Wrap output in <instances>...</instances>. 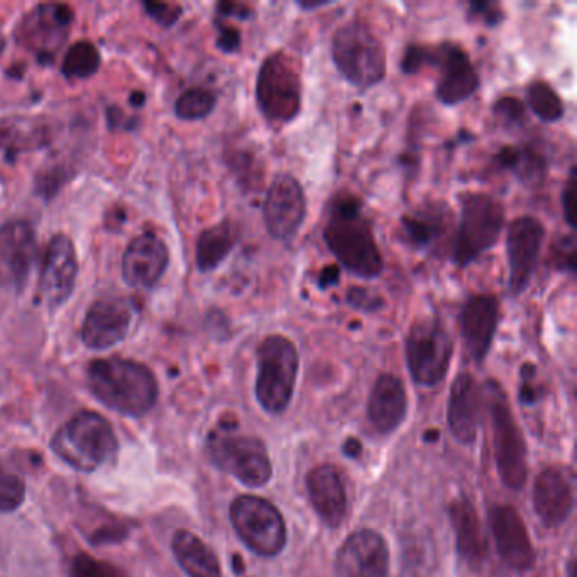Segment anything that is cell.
Instances as JSON below:
<instances>
[{
	"label": "cell",
	"instance_id": "obj_1",
	"mask_svg": "<svg viewBox=\"0 0 577 577\" xmlns=\"http://www.w3.org/2000/svg\"><path fill=\"white\" fill-rule=\"evenodd\" d=\"M322 239L347 273L366 281L383 275L385 259L374 236L373 220L356 193L342 190L330 198Z\"/></svg>",
	"mask_w": 577,
	"mask_h": 577
},
{
	"label": "cell",
	"instance_id": "obj_2",
	"mask_svg": "<svg viewBox=\"0 0 577 577\" xmlns=\"http://www.w3.org/2000/svg\"><path fill=\"white\" fill-rule=\"evenodd\" d=\"M87 385L102 405L126 417H144L160 395L153 371L132 359H95L88 364Z\"/></svg>",
	"mask_w": 577,
	"mask_h": 577
},
{
	"label": "cell",
	"instance_id": "obj_3",
	"mask_svg": "<svg viewBox=\"0 0 577 577\" xmlns=\"http://www.w3.org/2000/svg\"><path fill=\"white\" fill-rule=\"evenodd\" d=\"M439 73L435 83V99L444 107H457L468 102L481 88V75L468 51L454 41L437 44H408L400 61V72L407 77L424 68Z\"/></svg>",
	"mask_w": 577,
	"mask_h": 577
},
{
	"label": "cell",
	"instance_id": "obj_4",
	"mask_svg": "<svg viewBox=\"0 0 577 577\" xmlns=\"http://www.w3.org/2000/svg\"><path fill=\"white\" fill-rule=\"evenodd\" d=\"M337 73L359 92L378 87L388 73V55L380 36L361 17L342 22L330 39Z\"/></svg>",
	"mask_w": 577,
	"mask_h": 577
},
{
	"label": "cell",
	"instance_id": "obj_5",
	"mask_svg": "<svg viewBox=\"0 0 577 577\" xmlns=\"http://www.w3.org/2000/svg\"><path fill=\"white\" fill-rule=\"evenodd\" d=\"M254 97L268 126L280 129L297 121L303 109L300 61L286 50L266 56L259 65Z\"/></svg>",
	"mask_w": 577,
	"mask_h": 577
},
{
	"label": "cell",
	"instance_id": "obj_6",
	"mask_svg": "<svg viewBox=\"0 0 577 577\" xmlns=\"http://www.w3.org/2000/svg\"><path fill=\"white\" fill-rule=\"evenodd\" d=\"M461 217L452 236L449 258L457 268H468L495 248L506 226L505 205L490 193L459 195Z\"/></svg>",
	"mask_w": 577,
	"mask_h": 577
},
{
	"label": "cell",
	"instance_id": "obj_7",
	"mask_svg": "<svg viewBox=\"0 0 577 577\" xmlns=\"http://www.w3.org/2000/svg\"><path fill=\"white\" fill-rule=\"evenodd\" d=\"M51 449L70 468L92 473L116 456L119 442L107 418L78 412L53 435Z\"/></svg>",
	"mask_w": 577,
	"mask_h": 577
},
{
	"label": "cell",
	"instance_id": "obj_8",
	"mask_svg": "<svg viewBox=\"0 0 577 577\" xmlns=\"http://www.w3.org/2000/svg\"><path fill=\"white\" fill-rule=\"evenodd\" d=\"M256 368L254 395L259 407L280 415L290 407L297 386L300 354L295 342L283 334L264 337L256 349Z\"/></svg>",
	"mask_w": 577,
	"mask_h": 577
},
{
	"label": "cell",
	"instance_id": "obj_9",
	"mask_svg": "<svg viewBox=\"0 0 577 577\" xmlns=\"http://www.w3.org/2000/svg\"><path fill=\"white\" fill-rule=\"evenodd\" d=\"M483 402L493 425L496 469L501 483L510 490H522L528 476L527 442L498 381H484Z\"/></svg>",
	"mask_w": 577,
	"mask_h": 577
},
{
	"label": "cell",
	"instance_id": "obj_10",
	"mask_svg": "<svg viewBox=\"0 0 577 577\" xmlns=\"http://www.w3.org/2000/svg\"><path fill=\"white\" fill-rule=\"evenodd\" d=\"M454 358V341L439 315L415 320L405 336V363L413 383L435 388L446 380Z\"/></svg>",
	"mask_w": 577,
	"mask_h": 577
},
{
	"label": "cell",
	"instance_id": "obj_11",
	"mask_svg": "<svg viewBox=\"0 0 577 577\" xmlns=\"http://www.w3.org/2000/svg\"><path fill=\"white\" fill-rule=\"evenodd\" d=\"M207 454L215 468L249 488H261L270 483L273 476L268 447L253 435L236 434L234 430L220 427L207 439Z\"/></svg>",
	"mask_w": 577,
	"mask_h": 577
},
{
	"label": "cell",
	"instance_id": "obj_12",
	"mask_svg": "<svg viewBox=\"0 0 577 577\" xmlns=\"http://www.w3.org/2000/svg\"><path fill=\"white\" fill-rule=\"evenodd\" d=\"M229 517L237 537L256 556L276 557L285 549V518L271 501L261 496H237L231 503Z\"/></svg>",
	"mask_w": 577,
	"mask_h": 577
},
{
	"label": "cell",
	"instance_id": "obj_13",
	"mask_svg": "<svg viewBox=\"0 0 577 577\" xmlns=\"http://www.w3.org/2000/svg\"><path fill=\"white\" fill-rule=\"evenodd\" d=\"M547 229L534 215H518L506 229V261H508V295L522 297L527 292L539 266Z\"/></svg>",
	"mask_w": 577,
	"mask_h": 577
},
{
	"label": "cell",
	"instance_id": "obj_14",
	"mask_svg": "<svg viewBox=\"0 0 577 577\" xmlns=\"http://www.w3.org/2000/svg\"><path fill=\"white\" fill-rule=\"evenodd\" d=\"M263 224L276 242L290 244L307 220L308 202L297 176L280 173L271 180L263 200Z\"/></svg>",
	"mask_w": 577,
	"mask_h": 577
},
{
	"label": "cell",
	"instance_id": "obj_15",
	"mask_svg": "<svg viewBox=\"0 0 577 577\" xmlns=\"http://www.w3.org/2000/svg\"><path fill=\"white\" fill-rule=\"evenodd\" d=\"M73 11L65 4H41L22 17L16 38L39 60H51L72 33Z\"/></svg>",
	"mask_w": 577,
	"mask_h": 577
},
{
	"label": "cell",
	"instance_id": "obj_16",
	"mask_svg": "<svg viewBox=\"0 0 577 577\" xmlns=\"http://www.w3.org/2000/svg\"><path fill=\"white\" fill-rule=\"evenodd\" d=\"M38 256L36 232L28 220L11 219L0 226V286L21 292Z\"/></svg>",
	"mask_w": 577,
	"mask_h": 577
},
{
	"label": "cell",
	"instance_id": "obj_17",
	"mask_svg": "<svg viewBox=\"0 0 577 577\" xmlns=\"http://www.w3.org/2000/svg\"><path fill=\"white\" fill-rule=\"evenodd\" d=\"M500 320V298L493 293H473L462 303L459 314L462 344L474 363L483 364L488 358Z\"/></svg>",
	"mask_w": 577,
	"mask_h": 577
},
{
	"label": "cell",
	"instance_id": "obj_18",
	"mask_svg": "<svg viewBox=\"0 0 577 577\" xmlns=\"http://www.w3.org/2000/svg\"><path fill=\"white\" fill-rule=\"evenodd\" d=\"M78 259L77 249L70 237L56 234L51 237L48 248L44 251L39 293L43 303L50 310L63 307L72 297L77 283Z\"/></svg>",
	"mask_w": 577,
	"mask_h": 577
},
{
	"label": "cell",
	"instance_id": "obj_19",
	"mask_svg": "<svg viewBox=\"0 0 577 577\" xmlns=\"http://www.w3.org/2000/svg\"><path fill=\"white\" fill-rule=\"evenodd\" d=\"M334 569L337 577H388L390 550L385 537L371 528L349 535L337 550Z\"/></svg>",
	"mask_w": 577,
	"mask_h": 577
},
{
	"label": "cell",
	"instance_id": "obj_20",
	"mask_svg": "<svg viewBox=\"0 0 577 577\" xmlns=\"http://www.w3.org/2000/svg\"><path fill=\"white\" fill-rule=\"evenodd\" d=\"M136 315L131 300L122 297L100 298L88 308L83 319L82 341L88 349L105 351L124 341Z\"/></svg>",
	"mask_w": 577,
	"mask_h": 577
},
{
	"label": "cell",
	"instance_id": "obj_21",
	"mask_svg": "<svg viewBox=\"0 0 577 577\" xmlns=\"http://www.w3.org/2000/svg\"><path fill=\"white\" fill-rule=\"evenodd\" d=\"M454 224L451 205L429 200L400 217L402 241L417 253H435L446 241Z\"/></svg>",
	"mask_w": 577,
	"mask_h": 577
},
{
	"label": "cell",
	"instance_id": "obj_22",
	"mask_svg": "<svg viewBox=\"0 0 577 577\" xmlns=\"http://www.w3.org/2000/svg\"><path fill=\"white\" fill-rule=\"evenodd\" d=\"M490 528L498 554L506 566L518 572L530 571L535 566V550L527 525L513 506H493Z\"/></svg>",
	"mask_w": 577,
	"mask_h": 577
},
{
	"label": "cell",
	"instance_id": "obj_23",
	"mask_svg": "<svg viewBox=\"0 0 577 577\" xmlns=\"http://www.w3.org/2000/svg\"><path fill=\"white\" fill-rule=\"evenodd\" d=\"M170 264V251L160 237L144 232L127 244L122 256V278L136 290H149L163 278Z\"/></svg>",
	"mask_w": 577,
	"mask_h": 577
},
{
	"label": "cell",
	"instance_id": "obj_24",
	"mask_svg": "<svg viewBox=\"0 0 577 577\" xmlns=\"http://www.w3.org/2000/svg\"><path fill=\"white\" fill-rule=\"evenodd\" d=\"M483 407V383L471 373L457 374L447 403V422L457 442L464 446L476 442Z\"/></svg>",
	"mask_w": 577,
	"mask_h": 577
},
{
	"label": "cell",
	"instance_id": "obj_25",
	"mask_svg": "<svg viewBox=\"0 0 577 577\" xmlns=\"http://www.w3.org/2000/svg\"><path fill=\"white\" fill-rule=\"evenodd\" d=\"M574 484L566 469L545 468L534 484V510L547 528L561 527L574 510Z\"/></svg>",
	"mask_w": 577,
	"mask_h": 577
},
{
	"label": "cell",
	"instance_id": "obj_26",
	"mask_svg": "<svg viewBox=\"0 0 577 577\" xmlns=\"http://www.w3.org/2000/svg\"><path fill=\"white\" fill-rule=\"evenodd\" d=\"M308 500L314 506L320 522L329 528H339L347 515V493L336 466L320 464L310 469L305 478Z\"/></svg>",
	"mask_w": 577,
	"mask_h": 577
},
{
	"label": "cell",
	"instance_id": "obj_27",
	"mask_svg": "<svg viewBox=\"0 0 577 577\" xmlns=\"http://www.w3.org/2000/svg\"><path fill=\"white\" fill-rule=\"evenodd\" d=\"M408 395L400 376L383 373L374 380L369 391L368 420L378 434H393L405 422Z\"/></svg>",
	"mask_w": 577,
	"mask_h": 577
},
{
	"label": "cell",
	"instance_id": "obj_28",
	"mask_svg": "<svg viewBox=\"0 0 577 577\" xmlns=\"http://www.w3.org/2000/svg\"><path fill=\"white\" fill-rule=\"evenodd\" d=\"M449 517L456 534V549L462 561L468 562L469 566H481L488 554V544L473 503L464 496L457 498L449 506Z\"/></svg>",
	"mask_w": 577,
	"mask_h": 577
},
{
	"label": "cell",
	"instance_id": "obj_29",
	"mask_svg": "<svg viewBox=\"0 0 577 577\" xmlns=\"http://www.w3.org/2000/svg\"><path fill=\"white\" fill-rule=\"evenodd\" d=\"M495 165L528 188H539L549 173V160L532 144H508L495 154Z\"/></svg>",
	"mask_w": 577,
	"mask_h": 577
},
{
	"label": "cell",
	"instance_id": "obj_30",
	"mask_svg": "<svg viewBox=\"0 0 577 577\" xmlns=\"http://www.w3.org/2000/svg\"><path fill=\"white\" fill-rule=\"evenodd\" d=\"M50 143V126L43 119L28 116L0 119V151L9 156L38 151Z\"/></svg>",
	"mask_w": 577,
	"mask_h": 577
},
{
	"label": "cell",
	"instance_id": "obj_31",
	"mask_svg": "<svg viewBox=\"0 0 577 577\" xmlns=\"http://www.w3.org/2000/svg\"><path fill=\"white\" fill-rule=\"evenodd\" d=\"M171 550L188 577H222L219 557L190 530H176Z\"/></svg>",
	"mask_w": 577,
	"mask_h": 577
},
{
	"label": "cell",
	"instance_id": "obj_32",
	"mask_svg": "<svg viewBox=\"0 0 577 577\" xmlns=\"http://www.w3.org/2000/svg\"><path fill=\"white\" fill-rule=\"evenodd\" d=\"M239 241V232L231 219L217 222L198 236L195 259L200 273H210L224 263Z\"/></svg>",
	"mask_w": 577,
	"mask_h": 577
},
{
	"label": "cell",
	"instance_id": "obj_33",
	"mask_svg": "<svg viewBox=\"0 0 577 577\" xmlns=\"http://www.w3.org/2000/svg\"><path fill=\"white\" fill-rule=\"evenodd\" d=\"M525 105L539 121L545 124H556L566 114L564 100L545 80H532L525 88Z\"/></svg>",
	"mask_w": 577,
	"mask_h": 577
},
{
	"label": "cell",
	"instance_id": "obj_34",
	"mask_svg": "<svg viewBox=\"0 0 577 577\" xmlns=\"http://www.w3.org/2000/svg\"><path fill=\"white\" fill-rule=\"evenodd\" d=\"M100 53L90 41H78L66 53L61 72L66 78H90L99 72Z\"/></svg>",
	"mask_w": 577,
	"mask_h": 577
},
{
	"label": "cell",
	"instance_id": "obj_35",
	"mask_svg": "<svg viewBox=\"0 0 577 577\" xmlns=\"http://www.w3.org/2000/svg\"><path fill=\"white\" fill-rule=\"evenodd\" d=\"M215 105L217 95L210 88H188L176 100L175 114L182 121H202L214 112Z\"/></svg>",
	"mask_w": 577,
	"mask_h": 577
},
{
	"label": "cell",
	"instance_id": "obj_36",
	"mask_svg": "<svg viewBox=\"0 0 577 577\" xmlns=\"http://www.w3.org/2000/svg\"><path fill=\"white\" fill-rule=\"evenodd\" d=\"M496 119L508 129H522L527 124V105L515 95H503L491 105Z\"/></svg>",
	"mask_w": 577,
	"mask_h": 577
},
{
	"label": "cell",
	"instance_id": "obj_37",
	"mask_svg": "<svg viewBox=\"0 0 577 577\" xmlns=\"http://www.w3.org/2000/svg\"><path fill=\"white\" fill-rule=\"evenodd\" d=\"M26 500V483L21 476L0 468V512H16Z\"/></svg>",
	"mask_w": 577,
	"mask_h": 577
},
{
	"label": "cell",
	"instance_id": "obj_38",
	"mask_svg": "<svg viewBox=\"0 0 577 577\" xmlns=\"http://www.w3.org/2000/svg\"><path fill=\"white\" fill-rule=\"evenodd\" d=\"M347 307L364 315L380 314L386 308V300L380 293L373 292L368 286L352 285L346 292Z\"/></svg>",
	"mask_w": 577,
	"mask_h": 577
},
{
	"label": "cell",
	"instance_id": "obj_39",
	"mask_svg": "<svg viewBox=\"0 0 577 577\" xmlns=\"http://www.w3.org/2000/svg\"><path fill=\"white\" fill-rule=\"evenodd\" d=\"M72 577H127L119 567L88 554H78L72 562Z\"/></svg>",
	"mask_w": 577,
	"mask_h": 577
},
{
	"label": "cell",
	"instance_id": "obj_40",
	"mask_svg": "<svg viewBox=\"0 0 577 577\" xmlns=\"http://www.w3.org/2000/svg\"><path fill=\"white\" fill-rule=\"evenodd\" d=\"M468 19L483 22L486 28L495 29L506 21V12L495 0H469Z\"/></svg>",
	"mask_w": 577,
	"mask_h": 577
},
{
	"label": "cell",
	"instance_id": "obj_41",
	"mask_svg": "<svg viewBox=\"0 0 577 577\" xmlns=\"http://www.w3.org/2000/svg\"><path fill=\"white\" fill-rule=\"evenodd\" d=\"M552 258H554V264H556L557 270L569 273V275H576L577 244L574 232L559 237V239L554 242Z\"/></svg>",
	"mask_w": 577,
	"mask_h": 577
},
{
	"label": "cell",
	"instance_id": "obj_42",
	"mask_svg": "<svg viewBox=\"0 0 577 577\" xmlns=\"http://www.w3.org/2000/svg\"><path fill=\"white\" fill-rule=\"evenodd\" d=\"M577 168L576 165L571 166L569 170V175H567L566 185L562 188L561 192V207L562 215H564V220H566L567 226L571 229V232L576 231V217H574V205H576V192H577Z\"/></svg>",
	"mask_w": 577,
	"mask_h": 577
},
{
	"label": "cell",
	"instance_id": "obj_43",
	"mask_svg": "<svg viewBox=\"0 0 577 577\" xmlns=\"http://www.w3.org/2000/svg\"><path fill=\"white\" fill-rule=\"evenodd\" d=\"M537 368L535 364L525 363L520 369V390H518V398L523 405L532 407L539 402L540 388L537 383Z\"/></svg>",
	"mask_w": 577,
	"mask_h": 577
},
{
	"label": "cell",
	"instance_id": "obj_44",
	"mask_svg": "<svg viewBox=\"0 0 577 577\" xmlns=\"http://www.w3.org/2000/svg\"><path fill=\"white\" fill-rule=\"evenodd\" d=\"M215 28H217V48L226 55H236L242 48L241 29L236 26L220 22L215 19Z\"/></svg>",
	"mask_w": 577,
	"mask_h": 577
},
{
	"label": "cell",
	"instance_id": "obj_45",
	"mask_svg": "<svg viewBox=\"0 0 577 577\" xmlns=\"http://www.w3.org/2000/svg\"><path fill=\"white\" fill-rule=\"evenodd\" d=\"M144 9L148 12L149 17L161 24L163 28H171L180 16H182V7L176 4H153V2H144Z\"/></svg>",
	"mask_w": 577,
	"mask_h": 577
},
{
	"label": "cell",
	"instance_id": "obj_46",
	"mask_svg": "<svg viewBox=\"0 0 577 577\" xmlns=\"http://www.w3.org/2000/svg\"><path fill=\"white\" fill-rule=\"evenodd\" d=\"M215 14H217V19H220V21L222 19H236V21L244 22L253 19L254 11L249 4L224 0V2H219L217 7H215Z\"/></svg>",
	"mask_w": 577,
	"mask_h": 577
},
{
	"label": "cell",
	"instance_id": "obj_47",
	"mask_svg": "<svg viewBox=\"0 0 577 577\" xmlns=\"http://www.w3.org/2000/svg\"><path fill=\"white\" fill-rule=\"evenodd\" d=\"M342 268L339 264H327L320 270L319 278H317V286L322 292H327L330 288L339 285L342 278Z\"/></svg>",
	"mask_w": 577,
	"mask_h": 577
},
{
	"label": "cell",
	"instance_id": "obj_48",
	"mask_svg": "<svg viewBox=\"0 0 577 577\" xmlns=\"http://www.w3.org/2000/svg\"><path fill=\"white\" fill-rule=\"evenodd\" d=\"M332 4H334L332 0H325V2L324 0H314V2H312V0H297V2H295V6L302 12L320 11V9L330 7Z\"/></svg>",
	"mask_w": 577,
	"mask_h": 577
},
{
	"label": "cell",
	"instance_id": "obj_49",
	"mask_svg": "<svg viewBox=\"0 0 577 577\" xmlns=\"http://www.w3.org/2000/svg\"><path fill=\"white\" fill-rule=\"evenodd\" d=\"M363 451V444L358 439H347L344 444V454L349 457H356Z\"/></svg>",
	"mask_w": 577,
	"mask_h": 577
},
{
	"label": "cell",
	"instance_id": "obj_50",
	"mask_svg": "<svg viewBox=\"0 0 577 577\" xmlns=\"http://www.w3.org/2000/svg\"><path fill=\"white\" fill-rule=\"evenodd\" d=\"M576 567V559H571V561H569V566H567V576L576 577Z\"/></svg>",
	"mask_w": 577,
	"mask_h": 577
},
{
	"label": "cell",
	"instance_id": "obj_51",
	"mask_svg": "<svg viewBox=\"0 0 577 577\" xmlns=\"http://www.w3.org/2000/svg\"><path fill=\"white\" fill-rule=\"evenodd\" d=\"M4 50H6V39H4V36H0V55H2Z\"/></svg>",
	"mask_w": 577,
	"mask_h": 577
}]
</instances>
